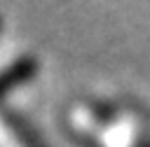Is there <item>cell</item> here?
Here are the masks:
<instances>
[{"instance_id":"7a4b0ae2","label":"cell","mask_w":150,"mask_h":147,"mask_svg":"<svg viewBox=\"0 0 150 147\" xmlns=\"http://www.w3.org/2000/svg\"><path fill=\"white\" fill-rule=\"evenodd\" d=\"M5 121L12 126V131H14L16 140H19L23 147H45V142H42V140L35 135V131H30V128L26 126V121H23V119L7 114V117H5Z\"/></svg>"},{"instance_id":"6da1fadb","label":"cell","mask_w":150,"mask_h":147,"mask_svg":"<svg viewBox=\"0 0 150 147\" xmlns=\"http://www.w3.org/2000/svg\"><path fill=\"white\" fill-rule=\"evenodd\" d=\"M38 70V61L33 56H21L19 61H14L12 65H7L5 70H0V100L5 98L7 91L21 86L23 82H28Z\"/></svg>"}]
</instances>
